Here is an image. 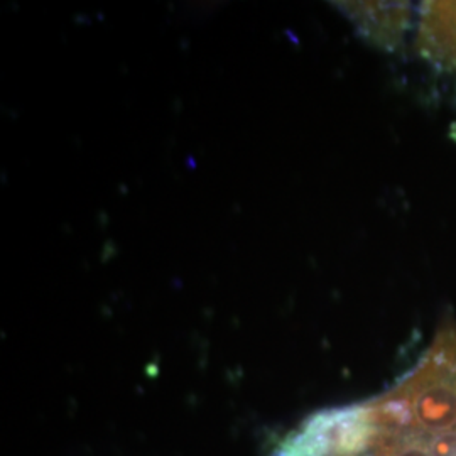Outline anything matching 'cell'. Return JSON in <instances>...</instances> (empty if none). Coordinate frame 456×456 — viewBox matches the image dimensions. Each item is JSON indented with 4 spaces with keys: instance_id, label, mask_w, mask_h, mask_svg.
I'll list each match as a JSON object with an SVG mask.
<instances>
[{
    "instance_id": "cell-2",
    "label": "cell",
    "mask_w": 456,
    "mask_h": 456,
    "mask_svg": "<svg viewBox=\"0 0 456 456\" xmlns=\"http://www.w3.org/2000/svg\"><path fill=\"white\" fill-rule=\"evenodd\" d=\"M418 48L444 69L456 71V2H428L418 16Z\"/></svg>"
},
{
    "instance_id": "cell-1",
    "label": "cell",
    "mask_w": 456,
    "mask_h": 456,
    "mask_svg": "<svg viewBox=\"0 0 456 456\" xmlns=\"http://www.w3.org/2000/svg\"><path fill=\"white\" fill-rule=\"evenodd\" d=\"M279 456H456V326L392 391L318 416Z\"/></svg>"
}]
</instances>
